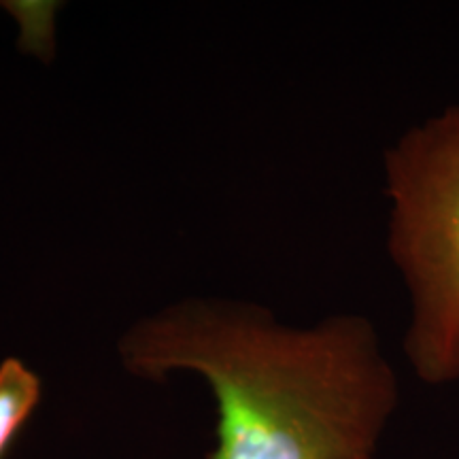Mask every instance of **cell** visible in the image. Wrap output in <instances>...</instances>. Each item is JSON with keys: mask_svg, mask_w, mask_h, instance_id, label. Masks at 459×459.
Masks as SVG:
<instances>
[{"mask_svg": "<svg viewBox=\"0 0 459 459\" xmlns=\"http://www.w3.org/2000/svg\"><path fill=\"white\" fill-rule=\"evenodd\" d=\"M132 377L192 372L217 406L206 459H370L400 404V383L368 317L311 325L260 304L183 298L136 319L117 342Z\"/></svg>", "mask_w": 459, "mask_h": 459, "instance_id": "6da1fadb", "label": "cell"}, {"mask_svg": "<svg viewBox=\"0 0 459 459\" xmlns=\"http://www.w3.org/2000/svg\"><path fill=\"white\" fill-rule=\"evenodd\" d=\"M385 249L409 296L404 351L419 381L459 387V105L383 152Z\"/></svg>", "mask_w": 459, "mask_h": 459, "instance_id": "7a4b0ae2", "label": "cell"}, {"mask_svg": "<svg viewBox=\"0 0 459 459\" xmlns=\"http://www.w3.org/2000/svg\"><path fill=\"white\" fill-rule=\"evenodd\" d=\"M43 395L41 377L17 358L0 364V459L26 426Z\"/></svg>", "mask_w": 459, "mask_h": 459, "instance_id": "3957f363", "label": "cell"}, {"mask_svg": "<svg viewBox=\"0 0 459 459\" xmlns=\"http://www.w3.org/2000/svg\"><path fill=\"white\" fill-rule=\"evenodd\" d=\"M370 459H377V457H370Z\"/></svg>", "mask_w": 459, "mask_h": 459, "instance_id": "277c9868", "label": "cell"}]
</instances>
